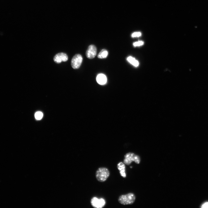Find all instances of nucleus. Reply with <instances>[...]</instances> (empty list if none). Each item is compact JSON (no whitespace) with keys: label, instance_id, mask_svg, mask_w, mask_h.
Listing matches in <instances>:
<instances>
[{"label":"nucleus","instance_id":"nucleus-11","mask_svg":"<svg viewBox=\"0 0 208 208\" xmlns=\"http://www.w3.org/2000/svg\"><path fill=\"white\" fill-rule=\"evenodd\" d=\"M108 53L107 51L105 49H103L98 55V57L99 58H104L107 57Z\"/></svg>","mask_w":208,"mask_h":208},{"label":"nucleus","instance_id":"nucleus-5","mask_svg":"<svg viewBox=\"0 0 208 208\" xmlns=\"http://www.w3.org/2000/svg\"><path fill=\"white\" fill-rule=\"evenodd\" d=\"M91 204L92 206L94 208H101L105 204V201L103 198L99 199L96 197L92 198L91 200Z\"/></svg>","mask_w":208,"mask_h":208},{"label":"nucleus","instance_id":"nucleus-10","mask_svg":"<svg viewBox=\"0 0 208 208\" xmlns=\"http://www.w3.org/2000/svg\"><path fill=\"white\" fill-rule=\"evenodd\" d=\"M127 61L134 66L137 67L139 65L138 62L132 57L129 56L127 58Z\"/></svg>","mask_w":208,"mask_h":208},{"label":"nucleus","instance_id":"nucleus-14","mask_svg":"<svg viewBox=\"0 0 208 208\" xmlns=\"http://www.w3.org/2000/svg\"><path fill=\"white\" fill-rule=\"evenodd\" d=\"M141 35V33L140 32H136L133 33L131 36L133 37H138Z\"/></svg>","mask_w":208,"mask_h":208},{"label":"nucleus","instance_id":"nucleus-12","mask_svg":"<svg viewBox=\"0 0 208 208\" xmlns=\"http://www.w3.org/2000/svg\"><path fill=\"white\" fill-rule=\"evenodd\" d=\"M43 116L42 113L40 111L36 112L35 114V117L36 119L37 120L41 119Z\"/></svg>","mask_w":208,"mask_h":208},{"label":"nucleus","instance_id":"nucleus-1","mask_svg":"<svg viewBox=\"0 0 208 208\" xmlns=\"http://www.w3.org/2000/svg\"><path fill=\"white\" fill-rule=\"evenodd\" d=\"M110 172L105 167H100L96 170L95 176L97 180L100 182L105 181L109 177Z\"/></svg>","mask_w":208,"mask_h":208},{"label":"nucleus","instance_id":"nucleus-8","mask_svg":"<svg viewBox=\"0 0 208 208\" xmlns=\"http://www.w3.org/2000/svg\"><path fill=\"white\" fill-rule=\"evenodd\" d=\"M117 167L120 171L121 176L124 178H125L126 174L125 172V164L122 162H120L117 164Z\"/></svg>","mask_w":208,"mask_h":208},{"label":"nucleus","instance_id":"nucleus-13","mask_svg":"<svg viewBox=\"0 0 208 208\" xmlns=\"http://www.w3.org/2000/svg\"><path fill=\"white\" fill-rule=\"evenodd\" d=\"M144 44V42L142 41H139L133 43V45L135 47L139 46L142 45Z\"/></svg>","mask_w":208,"mask_h":208},{"label":"nucleus","instance_id":"nucleus-15","mask_svg":"<svg viewBox=\"0 0 208 208\" xmlns=\"http://www.w3.org/2000/svg\"><path fill=\"white\" fill-rule=\"evenodd\" d=\"M201 208H208V202H206L204 203L201 206Z\"/></svg>","mask_w":208,"mask_h":208},{"label":"nucleus","instance_id":"nucleus-6","mask_svg":"<svg viewBox=\"0 0 208 208\" xmlns=\"http://www.w3.org/2000/svg\"><path fill=\"white\" fill-rule=\"evenodd\" d=\"M96 48L93 45H90L86 52V55L87 58L92 59L96 56Z\"/></svg>","mask_w":208,"mask_h":208},{"label":"nucleus","instance_id":"nucleus-3","mask_svg":"<svg viewBox=\"0 0 208 208\" xmlns=\"http://www.w3.org/2000/svg\"><path fill=\"white\" fill-rule=\"evenodd\" d=\"M140 161V158L139 156L130 152L125 155L123 163L125 164L129 165L133 161L137 164H139Z\"/></svg>","mask_w":208,"mask_h":208},{"label":"nucleus","instance_id":"nucleus-4","mask_svg":"<svg viewBox=\"0 0 208 208\" xmlns=\"http://www.w3.org/2000/svg\"><path fill=\"white\" fill-rule=\"evenodd\" d=\"M82 56L79 54L75 55L73 57L71 61V65L74 69L78 68L80 66L82 61Z\"/></svg>","mask_w":208,"mask_h":208},{"label":"nucleus","instance_id":"nucleus-2","mask_svg":"<svg viewBox=\"0 0 208 208\" xmlns=\"http://www.w3.org/2000/svg\"><path fill=\"white\" fill-rule=\"evenodd\" d=\"M135 199L134 194L130 193L125 195L120 196L118 200V202L123 205H131L133 204Z\"/></svg>","mask_w":208,"mask_h":208},{"label":"nucleus","instance_id":"nucleus-7","mask_svg":"<svg viewBox=\"0 0 208 208\" xmlns=\"http://www.w3.org/2000/svg\"><path fill=\"white\" fill-rule=\"evenodd\" d=\"M68 60L67 54L64 53H60L56 54L54 57L53 60L56 63H60L62 62H66Z\"/></svg>","mask_w":208,"mask_h":208},{"label":"nucleus","instance_id":"nucleus-9","mask_svg":"<svg viewBox=\"0 0 208 208\" xmlns=\"http://www.w3.org/2000/svg\"><path fill=\"white\" fill-rule=\"evenodd\" d=\"M96 80L97 83L100 85H104L106 83L107 79L106 76L103 74H99L97 76Z\"/></svg>","mask_w":208,"mask_h":208}]
</instances>
